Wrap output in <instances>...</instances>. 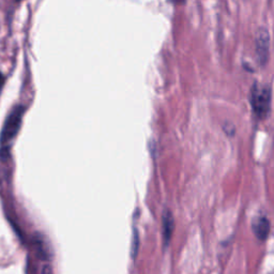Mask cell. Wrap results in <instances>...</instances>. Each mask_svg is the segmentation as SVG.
<instances>
[{"mask_svg": "<svg viewBox=\"0 0 274 274\" xmlns=\"http://www.w3.org/2000/svg\"><path fill=\"white\" fill-rule=\"evenodd\" d=\"M251 103L258 118H266L271 106V88L267 85L255 84L252 89Z\"/></svg>", "mask_w": 274, "mask_h": 274, "instance_id": "obj_1", "label": "cell"}, {"mask_svg": "<svg viewBox=\"0 0 274 274\" xmlns=\"http://www.w3.org/2000/svg\"><path fill=\"white\" fill-rule=\"evenodd\" d=\"M25 111V106L17 105L10 112L7 119L5 120L3 130L0 132V144L6 145L16 136L19 129H21Z\"/></svg>", "mask_w": 274, "mask_h": 274, "instance_id": "obj_2", "label": "cell"}, {"mask_svg": "<svg viewBox=\"0 0 274 274\" xmlns=\"http://www.w3.org/2000/svg\"><path fill=\"white\" fill-rule=\"evenodd\" d=\"M256 59L258 63L263 66L269 59L270 51V36L266 28H260L256 35Z\"/></svg>", "mask_w": 274, "mask_h": 274, "instance_id": "obj_3", "label": "cell"}, {"mask_svg": "<svg viewBox=\"0 0 274 274\" xmlns=\"http://www.w3.org/2000/svg\"><path fill=\"white\" fill-rule=\"evenodd\" d=\"M270 221L266 215H258L252 222V230L259 241H266L270 233Z\"/></svg>", "mask_w": 274, "mask_h": 274, "instance_id": "obj_4", "label": "cell"}, {"mask_svg": "<svg viewBox=\"0 0 274 274\" xmlns=\"http://www.w3.org/2000/svg\"><path fill=\"white\" fill-rule=\"evenodd\" d=\"M162 230L164 247L167 248L174 230V217L168 209H166L162 214Z\"/></svg>", "mask_w": 274, "mask_h": 274, "instance_id": "obj_5", "label": "cell"}, {"mask_svg": "<svg viewBox=\"0 0 274 274\" xmlns=\"http://www.w3.org/2000/svg\"><path fill=\"white\" fill-rule=\"evenodd\" d=\"M139 244H140V240H139V232H137L136 229H134L133 231V241H132V258L135 259L137 253H139Z\"/></svg>", "mask_w": 274, "mask_h": 274, "instance_id": "obj_6", "label": "cell"}, {"mask_svg": "<svg viewBox=\"0 0 274 274\" xmlns=\"http://www.w3.org/2000/svg\"><path fill=\"white\" fill-rule=\"evenodd\" d=\"M41 274H54L52 267L50 265H44L41 270Z\"/></svg>", "mask_w": 274, "mask_h": 274, "instance_id": "obj_7", "label": "cell"}, {"mask_svg": "<svg viewBox=\"0 0 274 274\" xmlns=\"http://www.w3.org/2000/svg\"><path fill=\"white\" fill-rule=\"evenodd\" d=\"M5 80H6L5 75L3 73H0V90H2V88H3L4 84H5Z\"/></svg>", "mask_w": 274, "mask_h": 274, "instance_id": "obj_8", "label": "cell"}, {"mask_svg": "<svg viewBox=\"0 0 274 274\" xmlns=\"http://www.w3.org/2000/svg\"><path fill=\"white\" fill-rule=\"evenodd\" d=\"M175 2H176V3H183L184 0H175Z\"/></svg>", "mask_w": 274, "mask_h": 274, "instance_id": "obj_9", "label": "cell"}]
</instances>
